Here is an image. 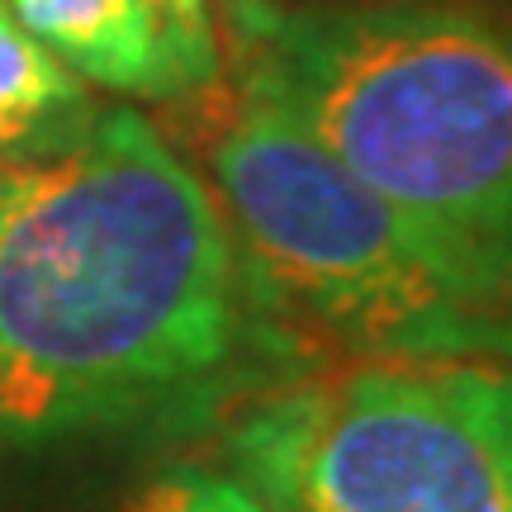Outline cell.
I'll return each instance as SVG.
<instances>
[{"instance_id": "obj_5", "label": "cell", "mask_w": 512, "mask_h": 512, "mask_svg": "<svg viewBox=\"0 0 512 512\" xmlns=\"http://www.w3.org/2000/svg\"><path fill=\"white\" fill-rule=\"evenodd\" d=\"M5 10L72 76L124 100H185L219 76V34H195L171 0H5Z\"/></svg>"}, {"instance_id": "obj_3", "label": "cell", "mask_w": 512, "mask_h": 512, "mask_svg": "<svg viewBox=\"0 0 512 512\" xmlns=\"http://www.w3.org/2000/svg\"><path fill=\"white\" fill-rule=\"evenodd\" d=\"M200 166L280 356L332 347L351 361H512L508 313L280 110L233 91L204 133Z\"/></svg>"}, {"instance_id": "obj_4", "label": "cell", "mask_w": 512, "mask_h": 512, "mask_svg": "<svg viewBox=\"0 0 512 512\" xmlns=\"http://www.w3.org/2000/svg\"><path fill=\"white\" fill-rule=\"evenodd\" d=\"M228 465L271 512H512V361L384 356L242 408Z\"/></svg>"}, {"instance_id": "obj_9", "label": "cell", "mask_w": 512, "mask_h": 512, "mask_svg": "<svg viewBox=\"0 0 512 512\" xmlns=\"http://www.w3.org/2000/svg\"><path fill=\"white\" fill-rule=\"evenodd\" d=\"M0 5H5V0H0Z\"/></svg>"}, {"instance_id": "obj_2", "label": "cell", "mask_w": 512, "mask_h": 512, "mask_svg": "<svg viewBox=\"0 0 512 512\" xmlns=\"http://www.w3.org/2000/svg\"><path fill=\"white\" fill-rule=\"evenodd\" d=\"M238 86L512 318V29L451 0H228Z\"/></svg>"}, {"instance_id": "obj_8", "label": "cell", "mask_w": 512, "mask_h": 512, "mask_svg": "<svg viewBox=\"0 0 512 512\" xmlns=\"http://www.w3.org/2000/svg\"><path fill=\"white\" fill-rule=\"evenodd\" d=\"M171 10H176L181 24H190L195 34H214V10H209V0H171Z\"/></svg>"}, {"instance_id": "obj_6", "label": "cell", "mask_w": 512, "mask_h": 512, "mask_svg": "<svg viewBox=\"0 0 512 512\" xmlns=\"http://www.w3.org/2000/svg\"><path fill=\"white\" fill-rule=\"evenodd\" d=\"M86 81L72 76L0 5V152L29 147L91 110Z\"/></svg>"}, {"instance_id": "obj_1", "label": "cell", "mask_w": 512, "mask_h": 512, "mask_svg": "<svg viewBox=\"0 0 512 512\" xmlns=\"http://www.w3.org/2000/svg\"><path fill=\"white\" fill-rule=\"evenodd\" d=\"M275 351L200 166L128 105L0 152V446L105 432Z\"/></svg>"}, {"instance_id": "obj_7", "label": "cell", "mask_w": 512, "mask_h": 512, "mask_svg": "<svg viewBox=\"0 0 512 512\" xmlns=\"http://www.w3.org/2000/svg\"><path fill=\"white\" fill-rule=\"evenodd\" d=\"M124 512H271V508L238 475L181 465V470H166L152 484H143L138 494L128 498Z\"/></svg>"}]
</instances>
